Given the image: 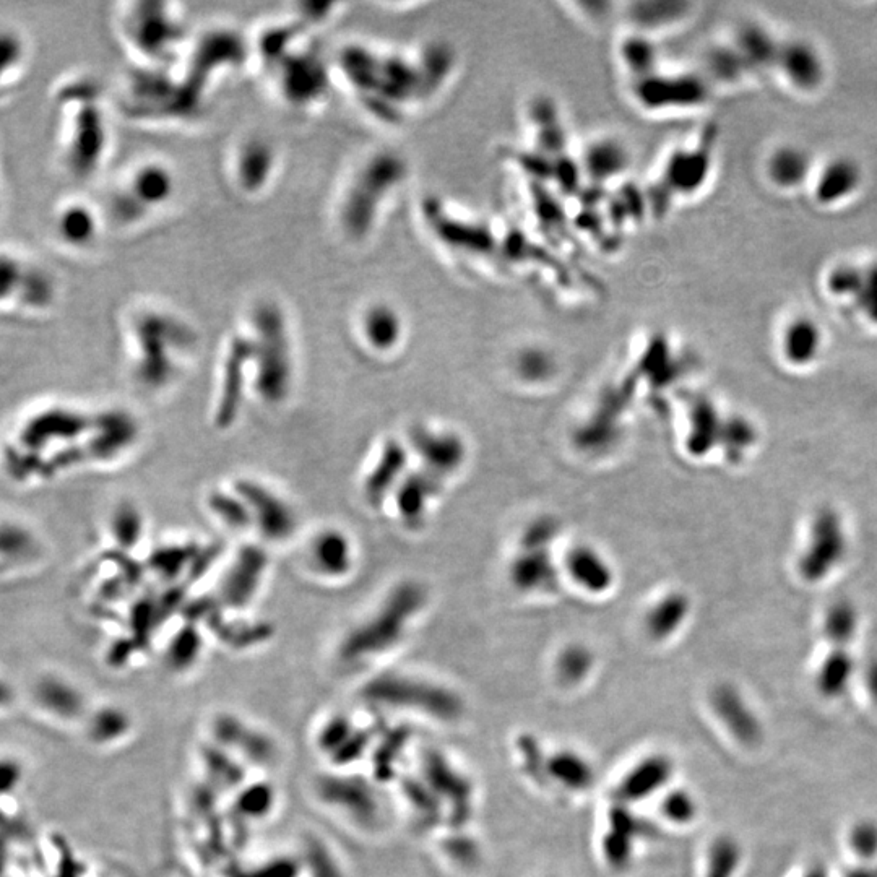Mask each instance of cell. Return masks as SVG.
Here are the masks:
<instances>
[{
    "instance_id": "obj_35",
    "label": "cell",
    "mask_w": 877,
    "mask_h": 877,
    "mask_svg": "<svg viewBox=\"0 0 877 877\" xmlns=\"http://www.w3.org/2000/svg\"><path fill=\"white\" fill-rule=\"evenodd\" d=\"M28 43L22 31L2 26L0 33V83L2 90L17 85L28 62Z\"/></svg>"
},
{
    "instance_id": "obj_28",
    "label": "cell",
    "mask_w": 877,
    "mask_h": 877,
    "mask_svg": "<svg viewBox=\"0 0 877 877\" xmlns=\"http://www.w3.org/2000/svg\"><path fill=\"white\" fill-rule=\"evenodd\" d=\"M35 702L44 712L52 713L62 720H72L82 715L85 699L78 687L57 674H48L35 684Z\"/></svg>"
},
{
    "instance_id": "obj_7",
    "label": "cell",
    "mask_w": 877,
    "mask_h": 877,
    "mask_svg": "<svg viewBox=\"0 0 877 877\" xmlns=\"http://www.w3.org/2000/svg\"><path fill=\"white\" fill-rule=\"evenodd\" d=\"M114 30L132 65L174 67L192 35L182 7L166 0H134L114 13Z\"/></svg>"
},
{
    "instance_id": "obj_13",
    "label": "cell",
    "mask_w": 877,
    "mask_h": 877,
    "mask_svg": "<svg viewBox=\"0 0 877 877\" xmlns=\"http://www.w3.org/2000/svg\"><path fill=\"white\" fill-rule=\"evenodd\" d=\"M423 595L416 587H402L382 606L379 613L374 614L363 626L346 636L342 644V658L359 660L382 652L385 647L394 645L408 619L421 606Z\"/></svg>"
},
{
    "instance_id": "obj_24",
    "label": "cell",
    "mask_w": 877,
    "mask_h": 877,
    "mask_svg": "<svg viewBox=\"0 0 877 877\" xmlns=\"http://www.w3.org/2000/svg\"><path fill=\"white\" fill-rule=\"evenodd\" d=\"M307 561L312 571L324 579H340L353 566V546L345 533L325 528L307 546Z\"/></svg>"
},
{
    "instance_id": "obj_56",
    "label": "cell",
    "mask_w": 877,
    "mask_h": 877,
    "mask_svg": "<svg viewBox=\"0 0 877 877\" xmlns=\"http://www.w3.org/2000/svg\"><path fill=\"white\" fill-rule=\"evenodd\" d=\"M433 491L434 489L431 488V484L423 486L421 478L405 486L402 489V493H400V497H398V504H400L402 514L407 515V517H418L423 512L424 504L431 497Z\"/></svg>"
},
{
    "instance_id": "obj_8",
    "label": "cell",
    "mask_w": 877,
    "mask_h": 877,
    "mask_svg": "<svg viewBox=\"0 0 877 877\" xmlns=\"http://www.w3.org/2000/svg\"><path fill=\"white\" fill-rule=\"evenodd\" d=\"M181 191L178 171L161 156L147 155L134 161L116 179L103 212L108 226L137 231L165 217Z\"/></svg>"
},
{
    "instance_id": "obj_4",
    "label": "cell",
    "mask_w": 877,
    "mask_h": 877,
    "mask_svg": "<svg viewBox=\"0 0 877 877\" xmlns=\"http://www.w3.org/2000/svg\"><path fill=\"white\" fill-rule=\"evenodd\" d=\"M57 117V155L70 178L87 181L108 160L111 124L100 82L88 74L67 75L52 91Z\"/></svg>"
},
{
    "instance_id": "obj_55",
    "label": "cell",
    "mask_w": 877,
    "mask_h": 877,
    "mask_svg": "<svg viewBox=\"0 0 877 877\" xmlns=\"http://www.w3.org/2000/svg\"><path fill=\"white\" fill-rule=\"evenodd\" d=\"M855 306L865 319L877 325V264L865 268V283L855 299Z\"/></svg>"
},
{
    "instance_id": "obj_12",
    "label": "cell",
    "mask_w": 877,
    "mask_h": 877,
    "mask_svg": "<svg viewBox=\"0 0 877 877\" xmlns=\"http://www.w3.org/2000/svg\"><path fill=\"white\" fill-rule=\"evenodd\" d=\"M283 155L272 135L249 130L234 140L226 153V181L234 194L259 200L272 191L280 176Z\"/></svg>"
},
{
    "instance_id": "obj_37",
    "label": "cell",
    "mask_w": 877,
    "mask_h": 877,
    "mask_svg": "<svg viewBox=\"0 0 877 877\" xmlns=\"http://www.w3.org/2000/svg\"><path fill=\"white\" fill-rule=\"evenodd\" d=\"M569 572L590 592H605L613 582V574L605 559L590 548L575 549L567 559Z\"/></svg>"
},
{
    "instance_id": "obj_32",
    "label": "cell",
    "mask_w": 877,
    "mask_h": 877,
    "mask_svg": "<svg viewBox=\"0 0 877 877\" xmlns=\"http://www.w3.org/2000/svg\"><path fill=\"white\" fill-rule=\"evenodd\" d=\"M735 48L749 70H765L777 67L782 43L764 26L748 25L739 30Z\"/></svg>"
},
{
    "instance_id": "obj_20",
    "label": "cell",
    "mask_w": 877,
    "mask_h": 877,
    "mask_svg": "<svg viewBox=\"0 0 877 877\" xmlns=\"http://www.w3.org/2000/svg\"><path fill=\"white\" fill-rule=\"evenodd\" d=\"M847 532L840 515L830 507L814 515L808 546L800 558V574L808 582L827 579L847 556Z\"/></svg>"
},
{
    "instance_id": "obj_16",
    "label": "cell",
    "mask_w": 877,
    "mask_h": 877,
    "mask_svg": "<svg viewBox=\"0 0 877 877\" xmlns=\"http://www.w3.org/2000/svg\"><path fill=\"white\" fill-rule=\"evenodd\" d=\"M251 389V342L242 327L229 333L220 363L215 423L228 429L238 420L246 390Z\"/></svg>"
},
{
    "instance_id": "obj_58",
    "label": "cell",
    "mask_w": 877,
    "mask_h": 877,
    "mask_svg": "<svg viewBox=\"0 0 877 877\" xmlns=\"http://www.w3.org/2000/svg\"><path fill=\"white\" fill-rule=\"evenodd\" d=\"M850 845L861 858H873L877 853V827L871 822H861L853 827Z\"/></svg>"
},
{
    "instance_id": "obj_45",
    "label": "cell",
    "mask_w": 877,
    "mask_h": 877,
    "mask_svg": "<svg viewBox=\"0 0 877 877\" xmlns=\"http://www.w3.org/2000/svg\"><path fill=\"white\" fill-rule=\"evenodd\" d=\"M200 652H202V636L197 629V623L186 621L169 642L166 661L174 670H186L194 665Z\"/></svg>"
},
{
    "instance_id": "obj_5",
    "label": "cell",
    "mask_w": 877,
    "mask_h": 877,
    "mask_svg": "<svg viewBox=\"0 0 877 877\" xmlns=\"http://www.w3.org/2000/svg\"><path fill=\"white\" fill-rule=\"evenodd\" d=\"M407 176L403 156L392 150L379 148L356 160L333 197L332 223L340 238L353 246L374 238Z\"/></svg>"
},
{
    "instance_id": "obj_53",
    "label": "cell",
    "mask_w": 877,
    "mask_h": 877,
    "mask_svg": "<svg viewBox=\"0 0 877 877\" xmlns=\"http://www.w3.org/2000/svg\"><path fill=\"white\" fill-rule=\"evenodd\" d=\"M686 4H671V2H663V4H639L636 5V13L632 15V20L637 25L645 26V28H658V25H668L678 20L684 15Z\"/></svg>"
},
{
    "instance_id": "obj_25",
    "label": "cell",
    "mask_w": 877,
    "mask_h": 877,
    "mask_svg": "<svg viewBox=\"0 0 877 877\" xmlns=\"http://www.w3.org/2000/svg\"><path fill=\"white\" fill-rule=\"evenodd\" d=\"M863 182V171L853 158L839 156L830 160L814 184V199L822 207L839 205L858 192Z\"/></svg>"
},
{
    "instance_id": "obj_22",
    "label": "cell",
    "mask_w": 877,
    "mask_h": 877,
    "mask_svg": "<svg viewBox=\"0 0 877 877\" xmlns=\"http://www.w3.org/2000/svg\"><path fill=\"white\" fill-rule=\"evenodd\" d=\"M403 317L392 304L381 299L364 304L356 316V332L374 353H389L403 337Z\"/></svg>"
},
{
    "instance_id": "obj_26",
    "label": "cell",
    "mask_w": 877,
    "mask_h": 877,
    "mask_svg": "<svg viewBox=\"0 0 877 877\" xmlns=\"http://www.w3.org/2000/svg\"><path fill=\"white\" fill-rule=\"evenodd\" d=\"M368 692L376 699L384 700L398 696L413 697L416 694V702H411V707L437 713V717H454V713H457V700L450 694L407 679H381L371 684Z\"/></svg>"
},
{
    "instance_id": "obj_43",
    "label": "cell",
    "mask_w": 877,
    "mask_h": 877,
    "mask_svg": "<svg viewBox=\"0 0 877 877\" xmlns=\"http://www.w3.org/2000/svg\"><path fill=\"white\" fill-rule=\"evenodd\" d=\"M860 616L852 601L839 600L829 606L824 618V632L835 649H845L858 631Z\"/></svg>"
},
{
    "instance_id": "obj_52",
    "label": "cell",
    "mask_w": 877,
    "mask_h": 877,
    "mask_svg": "<svg viewBox=\"0 0 877 877\" xmlns=\"http://www.w3.org/2000/svg\"><path fill=\"white\" fill-rule=\"evenodd\" d=\"M709 69L718 82L733 83L749 72L743 57L733 48H720L710 54Z\"/></svg>"
},
{
    "instance_id": "obj_63",
    "label": "cell",
    "mask_w": 877,
    "mask_h": 877,
    "mask_svg": "<svg viewBox=\"0 0 877 877\" xmlns=\"http://www.w3.org/2000/svg\"><path fill=\"white\" fill-rule=\"evenodd\" d=\"M847 877H877V869H855Z\"/></svg>"
},
{
    "instance_id": "obj_33",
    "label": "cell",
    "mask_w": 877,
    "mask_h": 877,
    "mask_svg": "<svg viewBox=\"0 0 877 877\" xmlns=\"http://www.w3.org/2000/svg\"><path fill=\"white\" fill-rule=\"evenodd\" d=\"M691 433H689V450L694 455H705L722 442L725 421L720 418L717 408L707 398H697L689 411Z\"/></svg>"
},
{
    "instance_id": "obj_18",
    "label": "cell",
    "mask_w": 877,
    "mask_h": 877,
    "mask_svg": "<svg viewBox=\"0 0 877 877\" xmlns=\"http://www.w3.org/2000/svg\"><path fill=\"white\" fill-rule=\"evenodd\" d=\"M709 83L694 74H655L634 80L632 96L645 111L699 108L709 100Z\"/></svg>"
},
{
    "instance_id": "obj_14",
    "label": "cell",
    "mask_w": 877,
    "mask_h": 877,
    "mask_svg": "<svg viewBox=\"0 0 877 877\" xmlns=\"http://www.w3.org/2000/svg\"><path fill=\"white\" fill-rule=\"evenodd\" d=\"M231 486L246 501L254 530L265 543L281 545L293 538L299 519L285 496L254 478H238Z\"/></svg>"
},
{
    "instance_id": "obj_38",
    "label": "cell",
    "mask_w": 877,
    "mask_h": 877,
    "mask_svg": "<svg viewBox=\"0 0 877 877\" xmlns=\"http://www.w3.org/2000/svg\"><path fill=\"white\" fill-rule=\"evenodd\" d=\"M670 774L671 765L666 759L661 757L647 759L627 775L626 782H623L621 787V795L627 800H642L663 787Z\"/></svg>"
},
{
    "instance_id": "obj_19",
    "label": "cell",
    "mask_w": 877,
    "mask_h": 877,
    "mask_svg": "<svg viewBox=\"0 0 877 877\" xmlns=\"http://www.w3.org/2000/svg\"><path fill=\"white\" fill-rule=\"evenodd\" d=\"M713 142V139L700 140L697 147L678 148L671 153L658 181L660 195L652 199L655 210L663 212L673 197H689L705 186L713 168Z\"/></svg>"
},
{
    "instance_id": "obj_1",
    "label": "cell",
    "mask_w": 877,
    "mask_h": 877,
    "mask_svg": "<svg viewBox=\"0 0 877 877\" xmlns=\"http://www.w3.org/2000/svg\"><path fill=\"white\" fill-rule=\"evenodd\" d=\"M335 83L363 113L381 124H402L441 95L454 74V56L444 46L415 51L350 41L332 59Z\"/></svg>"
},
{
    "instance_id": "obj_27",
    "label": "cell",
    "mask_w": 877,
    "mask_h": 877,
    "mask_svg": "<svg viewBox=\"0 0 877 877\" xmlns=\"http://www.w3.org/2000/svg\"><path fill=\"white\" fill-rule=\"evenodd\" d=\"M712 705L718 718L725 723L731 735L739 739V743L754 746L761 741V725L736 689L731 686L717 687L713 692Z\"/></svg>"
},
{
    "instance_id": "obj_47",
    "label": "cell",
    "mask_w": 877,
    "mask_h": 877,
    "mask_svg": "<svg viewBox=\"0 0 877 877\" xmlns=\"http://www.w3.org/2000/svg\"><path fill=\"white\" fill-rule=\"evenodd\" d=\"M512 575L517 587L533 590V588L545 587V584L551 582L553 567L548 556L538 551H530L527 556L517 559Z\"/></svg>"
},
{
    "instance_id": "obj_51",
    "label": "cell",
    "mask_w": 877,
    "mask_h": 877,
    "mask_svg": "<svg viewBox=\"0 0 877 877\" xmlns=\"http://www.w3.org/2000/svg\"><path fill=\"white\" fill-rule=\"evenodd\" d=\"M754 442H756V431L749 421L744 418H730L725 421L720 445L725 447L728 454L726 457L730 460H739L746 454V450L751 449Z\"/></svg>"
},
{
    "instance_id": "obj_54",
    "label": "cell",
    "mask_w": 877,
    "mask_h": 877,
    "mask_svg": "<svg viewBox=\"0 0 877 877\" xmlns=\"http://www.w3.org/2000/svg\"><path fill=\"white\" fill-rule=\"evenodd\" d=\"M739 865V847L731 839H718L709 855L705 877H733Z\"/></svg>"
},
{
    "instance_id": "obj_9",
    "label": "cell",
    "mask_w": 877,
    "mask_h": 877,
    "mask_svg": "<svg viewBox=\"0 0 877 877\" xmlns=\"http://www.w3.org/2000/svg\"><path fill=\"white\" fill-rule=\"evenodd\" d=\"M122 111L145 124H181L200 116L205 103L189 90L176 65H132L121 91Z\"/></svg>"
},
{
    "instance_id": "obj_6",
    "label": "cell",
    "mask_w": 877,
    "mask_h": 877,
    "mask_svg": "<svg viewBox=\"0 0 877 877\" xmlns=\"http://www.w3.org/2000/svg\"><path fill=\"white\" fill-rule=\"evenodd\" d=\"M241 327L251 342L252 392L268 407L285 403L296 376L293 324L285 303L273 294L257 296Z\"/></svg>"
},
{
    "instance_id": "obj_40",
    "label": "cell",
    "mask_w": 877,
    "mask_h": 877,
    "mask_svg": "<svg viewBox=\"0 0 877 877\" xmlns=\"http://www.w3.org/2000/svg\"><path fill=\"white\" fill-rule=\"evenodd\" d=\"M619 61L634 80L657 72L658 51L652 39L644 35L623 38L618 48Z\"/></svg>"
},
{
    "instance_id": "obj_62",
    "label": "cell",
    "mask_w": 877,
    "mask_h": 877,
    "mask_svg": "<svg viewBox=\"0 0 877 877\" xmlns=\"http://www.w3.org/2000/svg\"><path fill=\"white\" fill-rule=\"evenodd\" d=\"M865 681L874 704H877V660L869 661V665L866 666Z\"/></svg>"
},
{
    "instance_id": "obj_64",
    "label": "cell",
    "mask_w": 877,
    "mask_h": 877,
    "mask_svg": "<svg viewBox=\"0 0 877 877\" xmlns=\"http://www.w3.org/2000/svg\"><path fill=\"white\" fill-rule=\"evenodd\" d=\"M806 877H826V874H824L822 869H813V871H811Z\"/></svg>"
},
{
    "instance_id": "obj_59",
    "label": "cell",
    "mask_w": 877,
    "mask_h": 877,
    "mask_svg": "<svg viewBox=\"0 0 877 877\" xmlns=\"http://www.w3.org/2000/svg\"><path fill=\"white\" fill-rule=\"evenodd\" d=\"M519 368L523 376L528 379H545L553 371V361L543 351L532 350L523 353L519 359Z\"/></svg>"
},
{
    "instance_id": "obj_36",
    "label": "cell",
    "mask_w": 877,
    "mask_h": 877,
    "mask_svg": "<svg viewBox=\"0 0 877 877\" xmlns=\"http://www.w3.org/2000/svg\"><path fill=\"white\" fill-rule=\"evenodd\" d=\"M109 535L121 551L127 553L137 548L145 535V519L140 507L130 501L117 504L109 517Z\"/></svg>"
},
{
    "instance_id": "obj_23",
    "label": "cell",
    "mask_w": 877,
    "mask_h": 877,
    "mask_svg": "<svg viewBox=\"0 0 877 877\" xmlns=\"http://www.w3.org/2000/svg\"><path fill=\"white\" fill-rule=\"evenodd\" d=\"M777 69L791 87L803 93H811L826 80V62L813 44L803 39L782 43Z\"/></svg>"
},
{
    "instance_id": "obj_44",
    "label": "cell",
    "mask_w": 877,
    "mask_h": 877,
    "mask_svg": "<svg viewBox=\"0 0 877 877\" xmlns=\"http://www.w3.org/2000/svg\"><path fill=\"white\" fill-rule=\"evenodd\" d=\"M853 670L855 665L847 649H834L817 673L819 691L829 697L840 696L852 681Z\"/></svg>"
},
{
    "instance_id": "obj_29",
    "label": "cell",
    "mask_w": 877,
    "mask_h": 877,
    "mask_svg": "<svg viewBox=\"0 0 877 877\" xmlns=\"http://www.w3.org/2000/svg\"><path fill=\"white\" fill-rule=\"evenodd\" d=\"M629 166V153L616 139H597L585 148L580 169L595 184H606L624 174Z\"/></svg>"
},
{
    "instance_id": "obj_41",
    "label": "cell",
    "mask_w": 877,
    "mask_h": 877,
    "mask_svg": "<svg viewBox=\"0 0 877 877\" xmlns=\"http://www.w3.org/2000/svg\"><path fill=\"white\" fill-rule=\"evenodd\" d=\"M199 553L192 545L161 546L148 558V566L160 579L176 582L182 574H191Z\"/></svg>"
},
{
    "instance_id": "obj_11",
    "label": "cell",
    "mask_w": 877,
    "mask_h": 877,
    "mask_svg": "<svg viewBox=\"0 0 877 877\" xmlns=\"http://www.w3.org/2000/svg\"><path fill=\"white\" fill-rule=\"evenodd\" d=\"M252 62L251 38L231 25H212L192 35L176 65L197 98L207 103L212 88L225 75Z\"/></svg>"
},
{
    "instance_id": "obj_10",
    "label": "cell",
    "mask_w": 877,
    "mask_h": 877,
    "mask_svg": "<svg viewBox=\"0 0 877 877\" xmlns=\"http://www.w3.org/2000/svg\"><path fill=\"white\" fill-rule=\"evenodd\" d=\"M61 286L48 265L35 255L2 244L0 251V309L15 319H41L56 309Z\"/></svg>"
},
{
    "instance_id": "obj_46",
    "label": "cell",
    "mask_w": 877,
    "mask_h": 877,
    "mask_svg": "<svg viewBox=\"0 0 877 877\" xmlns=\"http://www.w3.org/2000/svg\"><path fill=\"white\" fill-rule=\"evenodd\" d=\"M405 465V454L397 444H390L382 454L381 462L377 463L376 470L369 475L366 483V496L371 501L377 502L384 496L390 484L394 483L398 473Z\"/></svg>"
},
{
    "instance_id": "obj_60",
    "label": "cell",
    "mask_w": 877,
    "mask_h": 877,
    "mask_svg": "<svg viewBox=\"0 0 877 877\" xmlns=\"http://www.w3.org/2000/svg\"><path fill=\"white\" fill-rule=\"evenodd\" d=\"M663 813L666 817H670L674 822H689L696 814V804L692 801L691 796L686 795L684 791H676L673 795L666 798L663 804Z\"/></svg>"
},
{
    "instance_id": "obj_42",
    "label": "cell",
    "mask_w": 877,
    "mask_h": 877,
    "mask_svg": "<svg viewBox=\"0 0 877 877\" xmlns=\"http://www.w3.org/2000/svg\"><path fill=\"white\" fill-rule=\"evenodd\" d=\"M418 447L424 460L434 467V470L452 471L462 463L463 445L457 437L447 434H418Z\"/></svg>"
},
{
    "instance_id": "obj_39",
    "label": "cell",
    "mask_w": 877,
    "mask_h": 877,
    "mask_svg": "<svg viewBox=\"0 0 877 877\" xmlns=\"http://www.w3.org/2000/svg\"><path fill=\"white\" fill-rule=\"evenodd\" d=\"M689 616V600L681 593L661 598L647 616V629L653 639H666L683 626Z\"/></svg>"
},
{
    "instance_id": "obj_15",
    "label": "cell",
    "mask_w": 877,
    "mask_h": 877,
    "mask_svg": "<svg viewBox=\"0 0 877 877\" xmlns=\"http://www.w3.org/2000/svg\"><path fill=\"white\" fill-rule=\"evenodd\" d=\"M108 226L103 208L85 197L72 195L52 208L49 233L56 246L69 254H87L103 238Z\"/></svg>"
},
{
    "instance_id": "obj_17",
    "label": "cell",
    "mask_w": 877,
    "mask_h": 877,
    "mask_svg": "<svg viewBox=\"0 0 877 877\" xmlns=\"http://www.w3.org/2000/svg\"><path fill=\"white\" fill-rule=\"evenodd\" d=\"M270 558L262 545L247 543L233 554L221 574L217 603L229 611H244L257 600L264 585Z\"/></svg>"
},
{
    "instance_id": "obj_50",
    "label": "cell",
    "mask_w": 877,
    "mask_h": 877,
    "mask_svg": "<svg viewBox=\"0 0 877 877\" xmlns=\"http://www.w3.org/2000/svg\"><path fill=\"white\" fill-rule=\"evenodd\" d=\"M129 726L126 713L116 709H103L93 715L88 731L95 743H114L113 739L126 735Z\"/></svg>"
},
{
    "instance_id": "obj_61",
    "label": "cell",
    "mask_w": 877,
    "mask_h": 877,
    "mask_svg": "<svg viewBox=\"0 0 877 877\" xmlns=\"http://www.w3.org/2000/svg\"><path fill=\"white\" fill-rule=\"evenodd\" d=\"M592 665V658L585 650L572 649L564 653L561 658V674L569 681L582 678Z\"/></svg>"
},
{
    "instance_id": "obj_30",
    "label": "cell",
    "mask_w": 877,
    "mask_h": 877,
    "mask_svg": "<svg viewBox=\"0 0 877 877\" xmlns=\"http://www.w3.org/2000/svg\"><path fill=\"white\" fill-rule=\"evenodd\" d=\"M822 330L811 317H796L783 332V356L791 366H809L821 355Z\"/></svg>"
},
{
    "instance_id": "obj_34",
    "label": "cell",
    "mask_w": 877,
    "mask_h": 877,
    "mask_svg": "<svg viewBox=\"0 0 877 877\" xmlns=\"http://www.w3.org/2000/svg\"><path fill=\"white\" fill-rule=\"evenodd\" d=\"M207 509L229 532L246 533L254 530L249 507L233 486L212 489L207 496Z\"/></svg>"
},
{
    "instance_id": "obj_57",
    "label": "cell",
    "mask_w": 877,
    "mask_h": 877,
    "mask_svg": "<svg viewBox=\"0 0 877 877\" xmlns=\"http://www.w3.org/2000/svg\"><path fill=\"white\" fill-rule=\"evenodd\" d=\"M553 769L556 770V775L562 778V782L571 785V787H584L590 778L587 765L584 767V762L575 759V757H558L554 762Z\"/></svg>"
},
{
    "instance_id": "obj_3",
    "label": "cell",
    "mask_w": 877,
    "mask_h": 877,
    "mask_svg": "<svg viewBox=\"0 0 877 877\" xmlns=\"http://www.w3.org/2000/svg\"><path fill=\"white\" fill-rule=\"evenodd\" d=\"M122 327L132 374L148 392H161L178 381L199 345L191 320L158 299L130 304Z\"/></svg>"
},
{
    "instance_id": "obj_2",
    "label": "cell",
    "mask_w": 877,
    "mask_h": 877,
    "mask_svg": "<svg viewBox=\"0 0 877 877\" xmlns=\"http://www.w3.org/2000/svg\"><path fill=\"white\" fill-rule=\"evenodd\" d=\"M251 44L252 62L286 108L311 113L327 101L332 85H337L332 59L320 51L314 26L298 12L260 26Z\"/></svg>"
},
{
    "instance_id": "obj_31",
    "label": "cell",
    "mask_w": 877,
    "mask_h": 877,
    "mask_svg": "<svg viewBox=\"0 0 877 877\" xmlns=\"http://www.w3.org/2000/svg\"><path fill=\"white\" fill-rule=\"evenodd\" d=\"M813 169L811 156L803 148L785 145L775 150L767 161L770 181L783 191H793L808 181Z\"/></svg>"
},
{
    "instance_id": "obj_48",
    "label": "cell",
    "mask_w": 877,
    "mask_h": 877,
    "mask_svg": "<svg viewBox=\"0 0 877 877\" xmlns=\"http://www.w3.org/2000/svg\"><path fill=\"white\" fill-rule=\"evenodd\" d=\"M865 283V268L855 264H840L827 275L826 288L834 298L853 301L858 298Z\"/></svg>"
},
{
    "instance_id": "obj_49",
    "label": "cell",
    "mask_w": 877,
    "mask_h": 877,
    "mask_svg": "<svg viewBox=\"0 0 877 877\" xmlns=\"http://www.w3.org/2000/svg\"><path fill=\"white\" fill-rule=\"evenodd\" d=\"M36 549L35 536L18 523H4L2 528V559L4 566L12 561L15 566L25 561Z\"/></svg>"
},
{
    "instance_id": "obj_21",
    "label": "cell",
    "mask_w": 877,
    "mask_h": 877,
    "mask_svg": "<svg viewBox=\"0 0 877 877\" xmlns=\"http://www.w3.org/2000/svg\"><path fill=\"white\" fill-rule=\"evenodd\" d=\"M140 426L134 416L124 410L95 413V423L83 442L87 463L116 462L139 441Z\"/></svg>"
}]
</instances>
